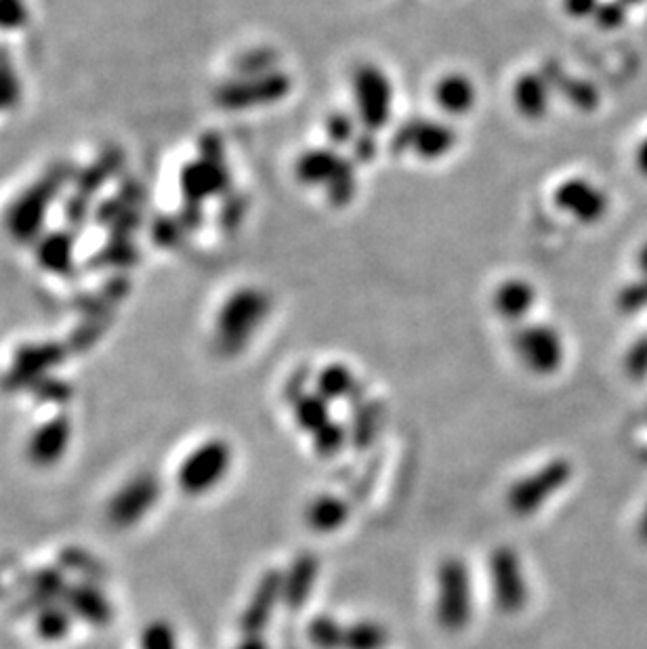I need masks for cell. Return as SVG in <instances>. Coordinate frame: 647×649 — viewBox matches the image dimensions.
<instances>
[{
  "instance_id": "19",
  "label": "cell",
  "mask_w": 647,
  "mask_h": 649,
  "mask_svg": "<svg viewBox=\"0 0 647 649\" xmlns=\"http://www.w3.org/2000/svg\"><path fill=\"white\" fill-rule=\"evenodd\" d=\"M38 259L47 269L61 274V271H66L70 265V242L61 236L49 238L43 244V250L38 253Z\"/></svg>"
},
{
  "instance_id": "8",
  "label": "cell",
  "mask_w": 647,
  "mask_h": 649,
  "mask_svg": "<svg viewBox=\"0 0 647 649\" xmlns=\"http://www.w3.org/2000/svg\"><path fill=\"white\" fill-rule=\"evenodd\" d=\"M519 358L536 374H551L563 360V347L551 330L526 332L517 343Z\"/></svg>"
},
{
  "instance_id": "15",
  "label": "cell",
  "mask_w": 647,
  "mask_h": 649,
  "mask_svg": "<svg viewBox=\"0 0 647 649\" xmlns=\"http://www.w3.org/2000/svg\"><path fill=\"white\" fill-rule=\"evenodd\" d=\"M318 389L324 400H339V397H345L353 389V379L349 370L345 366H330L326 368L320 379H318Z\"/></svg>"
},
{
  "instance_id": "28",
  "label": "cell",
  "mask_w": 647,
  "mask_h": 649,
  "mask_svg": "<svg viewBox=\"0 0 647 649\" xmlns=\"http://www.w3.org/2000/svg\"><path fill=\"white\" fill-rule=\"evenodd\" d=\"M637 263H639V269L643 271V274L647 276V244L641 248V253H639V259H637Z\"/></svg>"
},
{
  "instance_id": "7",
  "label": "cell",
  "mask_w": 647,
  "mask_h": 649,
  "mask_svg": "<svg viewBox=\"0 0 647 649\" xmlns=\"http://www.w3.org/2000/svg\"><path fill=\"white\" fill-rule=\"evenodd\" d=\"M282 578V572L269 570L257 582V589L253 597H250L240 622V628L246 637H261V633L265 631L276 605L282 601Z\"/></svg>"
},
{
  "instance_id": "25",
  "label": "cell",
  "mask_w": 647,
  "mask_h": 649,
  "mask_svg": "<svg viewBox=\"0 0 647 649\" xmlns=\"http://www.w3.org/2000/svg\"><path fill=\"white\" fill-rule=\"evenodd\" d=\"M238 649H269V647H267V643L261 637H246L238 645Z\"/></svg>"
},
{
  "instance_id": "13",
  "label": "cell",
  "mask_w": 647,
  "mask_h": 649,
  "mask_svg": "<svg viewBox=\"0 0 647 649\" xmlns=\"http://www.w3.org/2000/svg\"><path fill=\"white\" fill-rule=\"evenodd\" d=\"M387 643H389V635L385 631V626L379 622L362 620L345 626L343 649H385Z\"/></svg>"
},
{
  "instance_id": "12",
  "label": "cell",
  "mask_w": 647,
  "mask_h": 649,
  "mask_svg": "<svg viewBox=\"0 0 647 649\" xmlns=\"http://www.w3.org/2000/svg\"><path fill=\"white\" fill-rule=\"evenodd\" d=\"M292 404H295V421L299 429H303L305 433L316 435L322 427L330 423L328 400H324L320 393L318 395L301 393L299 397L292 400Z\"/></svg>"
},
{
  "instance_id": "30",
  "label": "cell",
  "mask_w": 647,
  "mask_h": 649,
  "mask_svg": "<svg viewBox=\"0 0 647 649\" xmlns=\"http://www.w3.org/2000/svg\"><path fill=\"white\" fill-rule=\"evenodd\" d=\"M643 460H647V454H643Z\"/></svg>"
},
{
  "instance_id": "29",
  "label": "cell",
  "mask_w": 647,
  "mask_h": 649,
  "mask_svg": "<svg viewBox=\"0 0 647 649\" xmlns=\"http://www.w3.org/2000/svg\"><path fill=\"white\" fill-rule=\"evenodd\" d=\"M629 3H641V0H629Z\"/></svg>"
},
{
  "instance_id": "23",
  "label": "cell",
  "mask_w": 647,
  "mask_h": 649,
  "mask_svg": "<svg viewBox=\"0 0 647 649\" xmlns=\"http://www.w3.org/2000/svg\"><path fill=\"white\" fill-rule=\"evenodd\" d=\"M620 305L624 311H637L647 305V278L626 288L620 295Z\"/></svg>"
},
{
  "instance_id": "14",
  "label": "cell",
  "mask_w": 647,
  "mask_h": 649,
  "mask_svg": "<svg viewBox=\"0 0 647 649\" xmlns=\"http://www.w3.org/2000/svg\"><path fill=\"white\" fill-rule=\"evenodd\" d=\"M307 637L318 649H343L345 626L332 616H316L307 626Z\"/></svg>"
},
{
  "instance_id": "21",
  "label": "cell",
  "mask_w": 647,
  "mask_h": 649,
  "mask_svg": "<svg viewBox=\"0 0 647 649\" xmlns=\"http://www.w3.org/2000/svg\"><path fill=\"white\" fill-rule=\"evenodd\" d=\"M19 95H22V89H19L17 76L0 64V112L11 110L19 101Z\"/></svg>"
},
{
  "instance_id": "5",
  "label": "cell",
  "mask_w": 647,
  "mask_h": 649,
  "mask_svg": "<svg viewBox=\"0 0 647 649\" xmlns=\"http://www.w3.org/2000/svg\"><path fill=\"white\" fill-rule=\"evenodd\" d=\"M61 183H64V175H49L45 181H38V185L30 187L26 194L17 198V202L11 206L7 227L13 238L17 240H32L38 236V227H43V221L49 213L53 204V198L57 196Z\"/></svg>"
},
{
  "instance_id": "27",
  "label": "cell",
  "mask_w": 647,
  "mask_h": 649,
  "mask_svg": "<svg viewBox=\"0 0 647 649\" xmlns=\"http://www.w3.org/2000/svg\"><path fill=\"white\" fill-rule=\"evenodd\" d=\"M637 532H639V540L647 544V509H645V511H643V515H641V521H639V528H637Z\"/></svg>"
},
{
  "instance_id": "24",
  "label": "cell",
  "mask_w": 647,
  "mask_h": 649,
  "mask_svg": "<svg viewBox=\"0 0 647 649\" xmlns=\"http://www.w3.org/2000/svg\"><path fill=\"white\" fill-rule=\"evenodd\" d=\"M601 24L603 26H608V28H614L618 26L622 19H624V11L620 5H608V7H603L601 9Z\"/></svg>"
},
{
  "instance_id": "1",
  "label": "cell",
  "mask_w": 647,
  "mask_h": 649,
  "mask_svg": "<svg viewBox=\"0 0 647 649\" xmlns=\"http://www.w3.org/2000/svg\"><path fill=\"white\" fill-rule=\"evenodd\" d=\"M435 618L444 631L461 633L473 616V584L467 563L448 557L437 568Z\"/></svg>"
},
{
  "instance_id": "2",
  "label": "cell",
  "mask_w": 647,
  "mask_h": 649,
  "mask_svg": "<svg viewBox=\"0 0 647 649\" xmlns=\"http://www.w3.org/2000/svg\"><path fill=\"white\" fill-rule=\"evenodd\" d=\"M234 452L223 439H208L187 454L177 471V486L187 496H204L215 490L232 469Z\"/></svg>"
},
{
  "instance_id": "3",
  "label": "cell",
  "mask_w": 647,
  "mask_h": 649,
  "mask_svg": "<svg viewBox=\"0 0 647 649\" xmlns=\"http://www.w3.org/2000/svg\"><path fill=\"white\" fill-rule=\"evenodd\" d=\"M572 477V465L566 458H555L538 471L521 477L507 492V507L517 517H528L547 505Z\"/></svg>"
},
{
  "instance_id": "18",
  "label": "cell",
  "mask_w": 647,
  "mask_h": 649,
  "mask_svg": "<svg viewBox=\"0 0 647 649\" xmlns=\"http://www.w3.org/2000/svg\"><path fill=\"white\" fill-rule=\"evenodd\" d=\"M347 437L349 435L341 425L330 421L326 427H322L316 435H313V448H316V452L322 458H332L343 450Z\"/></svg>"
},
{
  "instance_id": "10",
  "label": "cell",
  "mask_w": 647,
  "mask_h": 649,
  "mask_svg": "<svg viewBox=\"0 0 647 649\" xmlns=\"http://www.w3.org/2000/svg\"><path fill=\"white\" fill-rule=\"evenodd\" d=\"M70 446V425L64 418H53V421L38 427L30 437L28 454L36 465H55L57 460L66 454Z\"/></svg>"
},
{
  "instance_id": "26",
  "label": "cell",
  "mask_w": 647,
  "mask_h": 649,
  "mask_svg": "<svg viewBox=\"0 0 647 649\" xmlns=\"http://www.w3.org/2000/svg\"><path fill=\"white\" fill-rule=\"evenodd\" d=\"M637 166H639V171L647 177V139L639 145V150H637Z\"/></svg>"
},
{
  "instance_id": "6",
  "label": "cell",
  "mask_w": 647,
  "mask_h": 649,
  "mask_svg": "<svg viewBox=\"0 0 647 649\" xmlns=\"http://www.w3.org/2000/svg\"><path fill=\"white\" fill-rule=\"evenodd\" d=\"M160 496V484L152 475H139L124 484L110 502V521L118 528H131L148 515Z\"/></svg>"
},
{
  "instance_id": "11",
  "label": "cell",
  "mask_w": 647,
  "mask_h": 649,
  "mask_svg": "<svg viewBox=\"0 0 647 649\" xmlns=\"http://www.w3.org/2000/svg\"><path fill=\"white\" fill-rule=\"evenodd\" d=\"M347 519H349V505L343 498L332 494L316 496L309 502L305 511L307 526L318 534L337 532L339 528L345 526Z\"/></svg>"
},
{
  "instance_id": "4",
  "label": "cell",
  "mask_w": 647,
  "mask_h": 649,
  "mask_svg": "<svg viewBox=\"0 0 647 649\" xmlns=\"http://www.w3.org/2000/svg\"><path fill=\"white\" fill-rule=\"evenodd\" d=\"M488 572L498 610L503 614H517L524 610L530 591L517 553L509 547L494 549L488 559Z\"/></svg>"
},
{
  "instance_id": "20",
  "label": "cell",
  "mask_w": 647,
  "mask_h": 649,
  "mask_svg": "<svg viewBox=\"0 0 647 649\" xmlns=\"http://www.w3.org/2000/svg\"><path fill=\"white\" fill-rule=\"evenodd\" d=\"M624 370L635 381H641L647 376V334L631 347L629 353H626Z\"/></svg>"
},
{
  "instance_id": "22",
  "label": "cell",
  "mask_w": 647,
  "mask_h": 649,
  "mask_svg": "<svg viewBox=\"0 0 647 649\" xmlns=\"http://www.w3.org/2000/svg\"><path fill=\"white\" fill-rule=\"evenodd\" d=\"M68 628V616L64 612H49L47 616H43V620L38 622V631L43 637L47 639H59L61 635L66 633Z\"/></svg>"
},
{
  "instance_id": "9",
  "label": "cell",
  "mask_w": 647,
  "mask_h": 649,
  "mask_svg": "<svg viewBox=\"0 0 647 649\" xmlns=\"http://www.w3.org/2000/svg\"><path fill=\"white\" fill-rule=\"evenodd\" d=\"M320 576V561L316 555L305 553L290 563L282 578V603L288 610H301L313 593Z\"/></svg>"
},
{
  "instance_id": "16",
  "label": "cell",
  "mask_w": 647,
  "mask_h": 649,
  "mask_svg": "<svg viewBox=\"0 0 647 649\" xmlns=\"http://www.w3.org/2000/svg\"><path fill=\"white\" fill-rule=\"evenodd\" d=\"M379 421H381V414L377 406H364L358 414H356V421H353L351 427V442L353 446L358 448H368L374 437H377L379 431Z\"/></svg>"
},
{
  "instance_id": "17",
  "label": "cell",
  "mask_w": 647,
  "mask_h": 649,
  "mask_svg": "<svg viewBox=\"0 0 647 649\" xmlns=\"http://www.w3.org/2000/svg\"><path fill=\"white\" fill-rule=\"evenodd\" d=\"M139 649H181V647H179L175 628L169 622L158 620V622H152L143 631Z\"/></svg>"
}]
</instances>
